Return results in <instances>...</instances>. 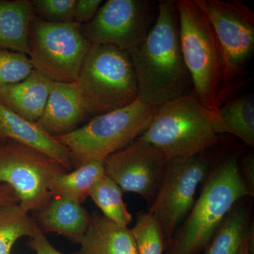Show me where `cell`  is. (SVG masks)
Masks as SVG:
<instances>
[{"label": "cell", "instance_id": "obj_1", "mask_svg": "<svg viewBox=\"0 0 254 254\" xmlns=\"http://www.w3.org/2000/svg\"><path fill=\"white\" fill-rule=\"evenodd\" d=\"M128 53L136 74L138 99L145 104L158 108L193 94L182 54L175 1H160L153 28L144 41Z\"/></svg>", "mask_w": 254, "mask_h": 254}, {"label": "cell", "instance_id": "obj_2", "mask_svg": "<svg viewBox=\"0 0 254 254\" xmlns=\"http://www.w3.org/2000/svg\"><path fill=\"white\" fill-rule=\"evenodd\" d=\"M176 3L180 43L193 84V95L208 109L218 113L240 86L242 68L227 56L211 23L195 0Z\"/></svg>", "mask_w": 254, "mask_h": 254}, {"label": "cell", "instance_id": "obj_3", "mask_svg": "<svg viewBox=\"0 0 254 254\" xmlns=\"http://www.w3.org/2000/svg\"><path fill=\"white\" fill-rule=\"evenodd\" d=\"M240 156L231 153L212 165L198 199L181 227L165 242V254H202L237 204L254 196L239 166Z\"/></svg>", "mask_w": 254, "mask_h": 254}, {"label": "cell", "instance_id": "obj_4", "mask_svg": "<svg viewBox=\"0 0 254 254\" xmlns=\"http://www.w3.org/2000/svg\"><path fill=\"white\" fill-rule=\"evenodd\" d=\"M219 134L218 114L191 94L158 107L137 140L153 145L169 160L206 151L218 144Z\"/></svg>", "mask_w": 254, "mask_h": 254}, {"label": "cell", "instance_id": "obj_5", "mask_svg": "<svg viewBox=\"0 0 254 254\" xmlns=\"http://www.w3.org/2000/svg\"><path fill=\"white\" fill-rule=\"evenodd\" d=\"M157 108L138 98L125 108L95 116L83 127L54 138L67 148L73 168L104 161L141 136Z\"/></svg>", "mask_w": 254, "mask_h": 254}, {"label": "cell", "instance_id": "obj_6", "mask_svg": "<svg viewBox=\"0 0 254 254\" xmlns=\"http://www.w3.org/2000/svg\"><path fill=\"white\" fill-rule=\"evenodd\" d=\"M76 82L88 116L125 108L138 98L129 55L110 45H91Z\"/></svg>", "mask_w": 254, "mask_h": 254}, {"label": "cell", "instance_id": "obj_7", "mask_svg": "<svg viewBox=\"0 0 254 254\" xmlns=\"http://www.w3.org/2000/svg\"><path fill=\"white\" fill-rule=\"evenodd\" d=\"M75 22H48L33 14L28 36V55L33 68L51 81L73 83L91 43Z\"/></svg>", "mask_w": 254, "mask_h": 254}, {"label": "cell", "instance_id": "obj_8", "mask_svg": "<svg viewBox=\"0 0 254 254\" xmlns=\"http://www.w3.org/2000/svg\"><path fill=\"white\" fill-rule=\"evenodd\" d=\"M68 171L55 159L26 145L0 144V183L9 185L25 211H41L52 198L50 188L57 177Z\"/></svg>", "mask_w": 254, "mask_h": 254}, {"label": "cell", "instance_id": "obj_9", "mask_svg": "<svg viewBox=\"0 0 254 254\" xmlns=\"http://www.w3.org/2000/svg\"><path fill=\"white\" fill-rule=\"evenodd\" d=\"M212 165L205 152L168 160L161 185L148 211L161 227L165 242L190 213L197 188L208 177Z\"/></svg>", "mask_w": 254, "mask_h": 254}, {"label": "cell", "instance_id": "obj_10", "mask_svg": "<svg viewBox=\"0 0 254 254\" xmlns=\"http://www.w3.org/2000/svg\"><path fill=\"white\" fill-rule=\"evenodd\" d=\"M154 4L148 0H108L90 22L82 25L87 41L131 51L144 41L156 20Z\"/></svg>", "mask_w": 254, "mask_h": 254}, {"label": "cell", "instance_id": "obj_11", "mask_svg": "<svg viewBox=\"0 0 254 254\" xmlns=\"http://www.w3.org/2000/svg\"><path fill=\"white\" fill-rule=\"evenodd\" d=\"M168 163L161 151L136 139L105 159V174L123 191L141 195L150 206L161 185Z\"/></svg>", "mask_w": 254, "mask_h": 254}, {"label": "cell", "instance_id": "obj_12", "mask_svg": "<svg viewBox=\"0 0 254 254\" xmlns=\"http://www.w3.org/2000/svg\"><path fill=\"white\" fill-rule=\"evenodd\" d=\"M235 66L242 68L254 50V13L239 1L195 0Z\"/></svg>", "mask_w": 254, "mask_h": 254}, {"label": "cell", "instance_id": "obj_13", "mask_svg": "<svg viewBox=\"0 0 254 254\" xmlns=\"http://www.w3.org/2000/svg\"><path fill=\"white\" fill-rule=\"evenodd\" d=\"M15 142L55 159L68 171L73 168L67 148L47 133L36 122H31L0 103V144Z\"/></svg>", "mask_w": 254, "mask_h": 254}, {"label": "cell", "instance_id": "obj_14", "mask_svg": "<svg viewBox=\"0 0 254 254\" xmlns=\"http://www.w3.org/2000/svg\"><path fill=\"white\" fill-rule=\"evenodd\" d=\"M88 117L82 103L77 82L53 81L46 108L36 123L55 137L73 131Z\"/></svg>", "mask_w": 254, "mask_h": 254}, {"label": "cell", "instance_id": "obj_15", "mask_svg": "<svg viewBox=\"0 0 254 254\" xmlns=\"http://www.w3.org/2000/svg\"><path fill=\"white\" fill-rule=\"evenodd\" d=\"M91 218V214L77 200L55 195L43 210L37 213L36 222L43 233H57L79 244Z\"/></svg>", "mask_w": 254, "mask_h": 254}, {"label": "cell", "instance_id": "obj_16", "mask_svg": "<svg viewBox=\"0 0 254 254\" xmlns=\"http://www.w3.org/2000/svg\"><path fill=\"white\" fill-rule=\"evenodd\" d=\"M53 81L33 69L26 79L0 86V103L31 122H38L44 111Z\"/></svg>", "mask_w": 254, "mask_h": 254}, {"label": "cell", "instance_id": "obj_17", "mask_svg": "<svg viewBox=\"0 0 254 254\" xmlns=\"http://www.w3.org/2000/svg\"><path fill=\"white\" fill-rule=\"evenodd\" d=\"M79 244V254H138L131 230L97 212Z\"/></svg>", "mask_w": 254, "mask_h": 254}, {"label": "cell", "instance_id": "obj_18", "mask_svg": "<svg viewBox=\"0 0 254 254\" xmlns=\"http://www.w3.org/2000/svg\"><path fill=\"white\" fill-rule=\"evenodd\" d=\"M250 213L246 203H238L229 214L202 254H242L253 245Z\"/></svg>", "mask_w": 254, "mask_h": 254}, {"label": "cell", "instance_id": "obj_19", "mask_svg": "<svg viewBox=\"0 0 254 254\" xmlns=\"http://www.w3.org/2000/svg\"><path fill=\"white\" fill-rule=\"evenodd\" d=\"M33 15L29 0H0V48L28 55V36Z\"/></svg>", "mask_w": 254, "mask_h": 254}, {"label": "cell", "instance_id": "obj_20", "mask_svg": "<svg viewBox=\"0 0 254 254\" xmlns=\"http://www.w3.org/2000/svg\"><path fill=\"white\" fill-rule=\"evenodd\" d=\"M219 133H230L246 145H254V99L243 95L228 100L218 113Z\"/></svg>", "mask_w": 254, "mask_h": 254}, {"label": "cell", "instance_id": "obj_21", "mask_svg": "<svg viewBox=\"0 0 254 254\" xmlns=\"http://www.w3.org/2000/svg\"><path fill=\"white\" fill-rule=\"evenodd\" d=\"M105 175L104 161L85 164L57 177L50 186V193L52 196L62 195L82 203L89 196L93 185Z\"/></svg>", "mask_w": 254, "mask_h": 254}, {"label": "cell", "instance_id": "obj_22", "mask_svg": "<svg viewBox=\"0 0 254 254\" xmlns=\"http://www.w3.org/2000/svg\"><path fill=\"white\" fill-rule=\"evenodd\" d=\"M89 196L105 218L122 227L131 224L132 215L124 202L123 190L110 177H102L92 187Z\"/></svg>", "mask_w": 254, "mask_h": 254}, {"label": "cell", "instance_id": "obj_23", "mask_svg": "<svg viewBox=\"0 0 254 254\" xmlns=\"http://www.w3.org/2000/svg\"><path fill=\"white\" fill-rule=\"evenodd\" d=\"M38 225L19 203L0 206V254H10L15 242L33 237Z\"/></svg>", "mask_w": 254, "mask_h": 254}, {"label": "cell", "instance_id": "obj_24", "mask_svg": "<svg viewBox=\"0 0 254 254\" xmlns=\"http://www.w3.org/2000/svg\"><path fill=\"white\" fill-rule=\"evenodd\" d=\"M131 232L138 254H163L165 252V239L161 227L148 212L137 213Z\"/></svg>", "mask_w": 254, "mask_h": 254}, {"label": "cell", "instance_id": "obj_25", "mask_svg": "<svg viewBox=\"0 0 254 254\" xmlns=\"http://www.w3.org/2000/svg\"><path fill=\"white\" fill-rule=\"evenodd\" d=\"M33 69L27 55L0 48V86L22 81Z\"/></svg>", "mask_w": 254, "mask_h": 254}, {"label": "cell", "instance_id": "obj_26", "mask_svg": "<svg viewBox=\"0 0 254 254\" xmlns=\"http://www.w3.org/2000/svg\"><path fill=\"white\" fill-rule=\"evenodd\" d=\"M33 14L50 23L74 21L76 0H33Z\"/></svg>", "mask_w": 254, "mask_h": 254}, {"label": "cell", "instance_id": "obj_27", "mask_svg": "<svg viewBox=\"0 0 254 254\" xmlns=\"http://www.w3.org/2000/svg\"><path fill=\"white\" fill-rule=\"evenodd\" d=\"M102 2L101 0H76L75 22L81 25L90 22L98 12Z\"/></svg>", "mask_w": 254, "mask_h": 254}, {"label": "cell", "instance_id": "obj_28", "mask_svg": "<svg viewBox=\"0 0 254 254\" xmlns=\"http://www.w3.org/2000/svg\"><path fill=\"white\" fill-rule=\"evenodd\" d=\"M240 174L246 186L254 195V156L253 153L244 155L239 160Z\"/></svg>", "mask_w": 254, "mask_h": 254}, {"label": "cell", "instance_id": "obj_29", "mask_svg": "<svg viewBox=\"0 0 254 254\" xmlns=\"http://www.w3.org/2000/svg\"><path fill=\"white\" fill-rule=\"evenodd\" d=\"M29 246L36 252V254H65L57 250L50 243L46 235L38 226L34 235L31 237Z\"/></svg>", "mask_w": 254, "mask_h": 254}, {"label": "cell", "instance_id": "obj_30", "mask_svg": "<svg viewBox=\"0 0 254 254\" xmlns=\"http://www.w3.org/2000/svg\"><path fill=\"white\" fill-rule=\"evenodd\" d=\"M19 203L16 192L9 185L0 183V206Z\"/></svg>", "mask_w": 254, "mask_h": 254}, {"label": "cell", "instance_id": "obj_31", "mask_svg": "<svg viewBox=\"0 0 254 254\" xmlns=\"http://www.w3.org/2000/svg\"><path fill=\"white\" fill-rule=\"evenodd\" d=\"M242 254H253V245L248 246Z\"/></svg>", "mask_w": 254, "mask_h": 254}]
</instances>
